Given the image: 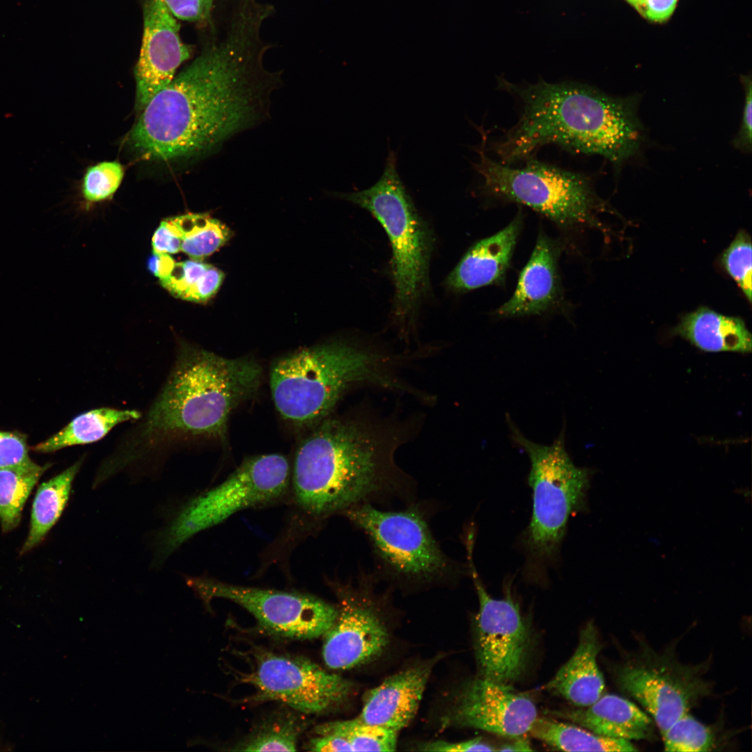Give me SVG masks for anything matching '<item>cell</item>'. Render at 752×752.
<instances>
[{
  "label": "cell",
  "instance_id": "23",
  "mask_svg": "<svg viewBox=\"0 0 752 752\" xmlns=\"http://www.w3.org/2000/svg\"><path fill=\"white\" fill-rule=\"evenodd\" d=\"M675 333L705 352H751V334L742 318L700 307L682 318Z\"/></svg>",
  "mask_w": 752,
  "mask_h": 752
},
{
  "label": "cell",
  "instance_id": "42",
  "mask_svg": "<svg viewBox=\"0 0 752 752\" xmlns=\"http://www.w3.org/2000/svg\"><path fill=\"white\" fill-rule=\"evenodd\" d=\"M175 263V260L169 254L152 252L148 260V269L160 280L170 274Z\"/></svg>",
  "mask_w": 752,
  "mask_h": 752
},
{
  "label": "cell",
  "instance_id": "3",
  "mask_svg": "<svg viewBox=\"0 0 752 752\" xmlns=\"http://www.w3.org/2000/svg\"><path fill=\"white\" fill-rule=\"evenodd\" d=\"M400 429L363 415L322 420L296 452L295 503L323 517L395 487L403 476L394 460L405 440Z\"/></svg>",
  "mask_w": 752,
  "mask_h": 752
},
{
  "label": "cell",
  "instance_id": "18",
  "mask_svg": "<svg viewBox=\"0 0 752 752\" xmlns=\"http://www.w3.org/2000/svg\"><path fill=\"white\" fill-rule=\"evenodd\" d=\"M560 246L541 233L519 274L512 297L494 312L500 318L540 315L558 306L563 291L558 271Z\"/></svg>",
  "mask_w": 752,
  "mask_h": 752
},
{
  "label": "cell",
  "instance_id": "17",
  "mask_svg": "<svg viewBox=\"0 0 752 752\" xmlns=\"http://www.w3.org/2000/svg\"><path fill=\"white\" fill-rule=\"evenodd\" d=\"M179 29L176 17L163 0H146L141 47L134 69L136 108L139 111L171 83L177 68L190 56Z\"/></svg>",
  "mask_w": 752,
  "mask_h": 752
},
{
  "label": "cell",
  "instance_id": "22",
  "mask_svg": "<svg viewBox=\"0 0 752 752\" xmlns=\"http://www.w3.org/2000/svg\"><path fill=\"white\" fill-rule=\"evenodd\" d=\"M601 648L597 630L589 622L581 630L574 652L546 684V689L580 707L595 703L605 687L597 662Z\"/></svg>",
  "mask_w": 752,
  "mask_h": 752
},
{
  "label": "cell",
  "instance_id": "8",
  "mask_svg": "<svg viewBox=\"0 0 752 752\" xmlns=\"http://www.w3.org/2000/svg\"><path fill=\"white\" fill-rule=\"evenodd\" d=\"M337 196L367 210L385 230L393 251L396 313L408 315L427 285L431 238L399 177L396 152L389 150L374 185Z\"/></svg>",
  "mask_w": 752,
  "mask_h": 752
},
{
  "label": "cell",
  "instance_id": "28",
  "mask_svg": "<svg viewBox=\"0 0 752 752\" xmlns=\"http://www.w3.org/2000/svg\"><path fill=\"white\" fill-rule=\"evenodd\" d=\"M34 463L17 468H0V524L3 532L19 524L24 504L33 488L49 467Z\"/></svg>",
  "mask_w": 752,
  "mask_h": 752
},
{
  "label": "cell",
  "instance_id": "11",
  "mask_svg": "<svg viewBox=\"0 0 752 752\" xmlns=\"http://www.w3.org/2000/svg\"><path fill=\"white\" fill-rule=\"evenodd\" d=\"M343 513L368 535L384 564L402 579L430 582L450 574L451 563L418 511H383L364 502Z\"/></svg>",
  "mask_w": 752,
  "mask_h": 752
},
{
  "label": "cell",
  "instance_id": "5",
  "mask_svg": "<svg viewBox=\"0 0 752 752\" xmlns=\"http://www.w3.org/2000/svg\"><path fill=\"white\" fill-rule=\"evenodd\" d=\"M391 357L357 344L336 341L301 349L272 365L269 382L280 415L296 425L321 422L356 384L402 389Z\"/></svg>",
  "mask_w": 752,
  "mask_h": 752
},
{
  "label": "cell",
  "instance_id": "10",
  "mask_svg": "<svg viewBox=\"0 0 752 752\" xmlns=\"http://www.w3.org/2000/svg\"><path fill=\"white\" fill-rule=\"evenodd\" d=\"M639 641L637 650L625 653L615 668V680L647 710L661 735L710 694L712 685L705 677L710 662L684 664L673 650L659 652Z\"/></svg>",
  "mask_w": 752,
  "mask_h": 752
},
{
  "label": "cell",
  "instance_id": "20",
  "mask_svg": "<svg viewBox=\"0 0 752 752\" xmlns=\"http://www.w3.org/2000/svg\"><path fill=\"white\" fill-rule=\"evenodd\" d=\"M522 227L520 212L504 228L471 246L449 274L446 285L457 292L501 283Z\"/></svg>",
  "mask_w": 752,
  "mask_h": 752
},
{
  "label": "cell",
  "instance_id": "26",
  "mask_svg": "<svg viewBox=\"0 0 752 752\" xmlns=\"http://www.w3.org/2000/svg\"><path fill=\"white\" fill-rule=\"evenodd\" d=\"M529 733L558 749L567 751H636L629 740L604 737L581 726L549 719H538Z\"/></svg>",
  "mask_w": 752,
  "mask_h": 752
},
{
  "label": "cell",
  "instance_id": "38",
  "mask_svg": "<svg viewBox=\"0 0 752 752\" xmlns=\"http://www.w3.org/2000/svg\"><path fill=\"white\" fill-rule=\"evenodd\" d=\"M745 100L739 130L734 140L736 148L745 152L751 150V79L750 77L742 78Z\"/></svg>",
  "mask_w": 752,
  "mask_h": 752
},
{
  "label": "cell",
  "instance_id": "1",
  "mask_svg": "<svg viewBox=\"0 0 752 752\" xmlns=\"http://www.w3.org/2000/svg\"><path fill=\"white\" fill-rule=\"evenodd\" d=\"M223 35L141 111L130 142L156 160L190 157L221 145L267 111L279 84L264 66L262 26L272 10L256 0H233Z\"/></svg>",
  "mask_w": 752,
  "mask_h": 752
},
{
  "label": "cell",
  "instance_id": "35",
  "mask_svg": "<svg viewBox=\"0 0 752 752\" xmlns=\"http://www.w3.org/2000/svg\"><path fill=\"white\" fill-rule=\"evenodd\" d=\"M27 436L17 431H0V468L30 466Z\"/></svg>",
  "mask_w": 752,
  "mask_h": 752
},
{
  "label": "cell",
  "instance_id": "41",
  "mask_svg": "<svg viewBox=\"0 0 752 752\" xmlns=\"http://www.w3.org/2000/svg\"><path fill=\"white\" fill-rule=\"evenodd\" d=\"M306 746L307 750L313 751H352L345 740L332 735H317L312 738Z\"/></svg>",
  "mask_w": 752,
  "mask_h": 752
},
{
  "label": "cell",
  "instance_id": "7",
  "mask_svg": "<svg viewBox=\"0 0 752 752\" xmlns=\"http://www.w3.org/2000/svg\"><path fill=\"white\" fill-rule=\"evenodd\" d=\"M480 130L478 160L472 166L483 178V194L527 206L563 228L598 225L596 214L604 206L589 178L532 158L519 167L495 161Z\"/></svg>",
  "mask_w": 752,
  "mask_h": 752
},
{
  "label": "cell",
  "instance_id": "25",
  "mask_svg": "<svg viewBox=\"0 0 752 752\" xmlns=\"http://www.w3.org/2000/svg\"><path fill=\"white\" fill-rule=\"evenodd\" d=\"M136 410L103 407L82 413L73 418L57 433L36 445L33 450L48 453L60 449L97 441L116 425L140 418Z\"/></svg>",
  "mask_w": 752,
  "mask_h": 752
},
{
  "label": "cell",
  "instance_id": "37",
  "mask_svg": "<svg viewBox=\"0 0 752 752\" xmlns=\"http://www.w3.org/2000/svg\"><path fill=\"white\" fill-rule=\"evenodd\" d=\"M152 252L173 254L181 251L180 230L175 217L162 220L152 238Z\"/></svg>",
  "mask_w": 752,
  "mask_h": 752
},
{
  "label": "cell",
  "instance_id": "33",
  "mask_svg": "<svg viewBox=\"0 0 752 752\" xmlns=\"http://www.w3.org/2000/svg\"><path fill=\"white\" fill-rule=\"evenodd\" d=\"M124 169L118 162H103L88 168L81 185L83 197L88 202L110 198L119 187Z\"/></svg>",
  "mask_w": 752,
  "mask_h": 752
},
{
  "label": "cell",
  "instance_id": "36",
  "mask_svg": "<svg viewBox=\"0 0 752 752\" xmlns=\"http://www.w3.org/2000/svg\"><path fill=\"white\" fill-rule=\"evenodd\" d=\"M178 19L203 22L211 15L214 0H163Z\"/></svg>",
  "mask_w": 752,
  "mask_h": 752
},
{
  "label": "cell",
  "instance_id": "2",
  "mask_svg": "<svg viewBox=\"0 0 752 752\" xmlns=\"http://www.w3.org/2000/svg\"><path fill=\"white\" fill-rule=\"evenodd\" d=\"M499 88L522 104L517 123L491 143L499 162L512 165L555 144L574 152L598 155L614 165L634 155L643 139L636 96L614 97L574 83L517 85L503 78Z\"/></svg>",
  "mask_w": 752,
  "mask_h": 752
},
{
  "label": "cell",
  "instance_id": "43",
  "mask_svg": "<svg viewBox=\"0 0 752 752\" xmlns=\"http://www.w3.org/2000/svg\"><path fill=\"white\" fill-rule=\"evenodd\" d=\"M496 751H533V749L531 747V745H530V743L528 742V741L524 739V738H522V739H519L518 740H517V741H515V742H514L512 743H510V744H507L501 746V747L499 749H497Z\"/></svg>",
  "mask_w": 752,
  "mask_h": 752
},
{
  "label": "cell",
  "instance_id": "6",
  "mask_svg": "<svg viewBox=\"0 0 752 752\" xmlns=\"http://www.w3.org/2000/svg\"><path fill=\"white\" fill-rule=\"evenodd\" d=\"M513 440L531 464L528 485L533 491L530 523L522 535L526 553L524 576L534 583L547 580V569L556 563L570 516L587 507L591 471L576 466L566 451L564 430L551 445L526 438L508 415Z\"/></svg>",
  "mask_w": 752,
  "mask_h": 752
},
{
  "label": "cell",
  "instance_id": "34",
  "mask_svg": "<svg viewBox=\"0 0 752 752\" xmlns=\"http://www.w3.org/2000/svg\"><path fill=\"white\" fill-rule=\"evenodd\" d=\"M721 263L732 279L751 301V241L739 231L721 256Z\"/></svg>",
  "mask_w": 752,
  "mask_h": 752
},
{
  "label": "cell",
  "instance_id": "31",
  "mask_svg": "<svg viewBox=\"0 0 752 752\" xmlns=\"http://www.w3.org/2000/svg\"><path fill=\"white\" fill-rule=\"evenodd\" d=\"M316 735H332L345 740L352 751H394L398 733L384 727L365 723L357 717L327 722L317 726Z\"/></svg>",
  "mask_w": 752,
  "mask_h": 752
},
{
  "label": "cell",
  "instance_id": "13",
  "mask_svg": "<svg viewBox=\"0 0 752 752\" xmlns=\"http://www.w3.org/2000/svg\"><path fill=\"white\" fill-rule=\"evenodd\" d=\"M188 584L208 604L214 598L245 609L261 627L288 639H311L324 635L336 619L338 609L311 595L230 584L194 578Z\"/></svg>",
  "mask_w": 752,
  "mask_h": 752
},
{
  "label": "cell",
  "instance_id": "14",
  "mask_svg": "<svg viewBox=\"0 0 752 752\" xmlns=\"http://www.w3.org/2000/svg\"><path fill=\"white\" fill-rule=\"evenodd\" d=\"M474 537V532L468 531L465 546L469 573L479 602L476 617V658L480 677L508 684L517 680L524 671L528 632L509 589L504 598L494 599L484 587L473 559Z\"/></svg>",
  "mask_w": 752,
  "mask_h": 752
},
{
  "label": "cell",
  "instance_id": "16",
  "mask_svg": "<svg viewBox=\"0 0 752 752\" xmlns=\"http://www.w3.org/2000/svg\"><path fill=\"white\" fill-rule=\"evenodd\" d=\"M338 615L325 633L322 656L327 667L350 669L379 655L389 642L386 627L360 591L338 585Z\"/></svg>",
  "mask_w": 752,
  "mask_h": 752
},
{
  "label": "cell",
  "instance_id": "29",
  "mask_svg": "<svg viewBox=\"0 0 752 752\" xmlns=\"http://www.w3.org/2000/svg\"><path fill=\"white\" fill-rule=\"evenodd\" d=\"M306 724L301 716L279 712L261 723L233 751H295Z\"/></svg>",
  "mask_w": 752,
  "mask_h": 752
},
{
  "label": "cell",
  "instance_id": "30",
  "mask_svg": "<svg viewBox=\"0 0 752 752\" xmlns=\"http://www.w3.org/2000/svg\"><path fill=\"white\" fill-rule=\"evenodd\" d=\"M174 217L180 230L181 251L190 258L201 260L210 256L232 236L228 227L207 214Z\"/></svg>",
  "mask_w": 752,
  "mask_h": 752
},
{
  "label": "cell",
  "instance_id": "12",
  "mask_svg": "<svg viewBox=\"0 0 752 752\" xmlns=\"http://www.w3.org/2000/svg\"><path fill=\"white\" fill-rule=\"evenodd\" d=\"M253 668L241 674V682L255 687L249 702L274 700L305 714H320L344 701L352 693V682L330 673L311 661L253 651Z\"/></svg>",
  "mask_w": 752,
  "mask_h": 752
},
{
  "label": "cell",
  "instance_id": "44",
  "mask_svg": "<svg viewBox=\"0 0 752 752\" xmlns=\"http://www.w3.org/2000/svg\"><path fill=\"white\" fill-rule=\"evenodd\" d=\"M625 1L626 2H627L630 6H632V7H634L635 8L636 6L639 4V3L640 2L641 0H625Z\"/></svg>",
  "mask_w": 752,
  "mask_h": 752
},
{
  "label": "cell",
  "instance_id": "24",
  "mask_svg": "<svg viewBox=\"0 0 752 752\" xmlns=\"http://www.w3.org/2000/svg\"><path fill=\"white\" fill-rule=\"evenodd\" d=\"M79 460L38 487L32 504L30 529L20 551H29L40 544L63 513L72 483L81 466Z\"/></svg>",
  "mask_w": 752,
  "mask_h": 752
},
{
  "label": "cell",
  "instance_id": "27",
  "mask_svg": "<svg viewBox=\"0 0 752 752\" xmlns=\"http://www.w3.org/2000/svg\"><path fill=\"white\" fill-rule=\"evenodd\" d=\"M224 274L201 260L175 262L170 274L159 283L173 296L189 301L204 303L219 290Z\"/></svg>",
  "mask_w": 752,
  "mask_h": 752
},
{
  "label": "cell",
  "instance_id": "40",
  "mask_svg": "<svg viewBox=\"0 0 752 752\" xmlns=\"http://www.w3.org/2000/svg\"><path fill=\"white\" fill-rule=\"evenodd\" d=\"M678 0H641L635 9L652 22L662 23L673 13Z\"/></svg>",
  "mask_w": 752,
  "mask_h": 752
},
{
  "label": "cell",
  "instance_id": "9",
  "mask_svg": "<svg viewBox=\"0 0 752 752\" xmlns=\"http://www.w3.org/2000/svg\"><path fill=\"white\" fill-rule=\"evenodd\" d=\"M290 478L289 463L282 455L246 459L221 483L180 510L162 535L159 551L168 556L193 535L238 511L280 500L288 492Z\"/></svg>",
  "mask_w": 752,
  "mask_h": 752
},
{
  "label": "cell",
  "instance_id": "15",
  "mask_svg": "<svg viewBox=\"0 0 752 752\" xmlns=\"http://www.w3.org/2000/svg\"><path fill=\"white\" fill-rule=\"evenodd\" d=\"M537 718V708L529 697L508 684L480 677L464 688L443 724L519 737L529 733Z\"/></svg>",
  "mask_w": 752,
  "mask_h": 752
},
{
  "label": "cell",
  "instance_id": "39",
  "mask_svg": "<svg viewBox=\"0 0 752 752\" xmlns=\"http://www.w3.org/2000/svg\"><path fill=\"white\" fill-rule=\"evenodd\" d=\"M419 747L421 748L420 750L424 751L468 752L493 751L496 750L492 745L483 742L480 737L459 742H430L421 744Z\"/></svg>",
  "mask_w": 752,
  "mask_h": 752
},
{
  "label": "cell",
  "instance_id": "19",
  "mask_svg": "<svg viewBox=\"0 0 752 752\" xmlns=\"http://www.w3.org/2000/svg\"><path fill=\"white\" fill-rule=\"evenodd\" d=\"M434 662L405 669L385 679L364 697L361 721L396 732L414 719Z\"/></svg>",
  "mask_w": 752,
  "mask_h": 752
},
{
  "label": "cell",
  "instance_id": "4",
  "mask_svg": "<svg viewBox=\"0 0 752 752\" xmlns=\"http://www.w3.org/2000/svg\"><path fill=\"white\" fill-rule=\"evenodd\" d=\"M261 376V367L249 359L183 345L140 428L139 440L224 437L230 414L257 390Z\"/></svg>",
  "mask_w": 752,
  "mask_h": 752
},
{
  "label": "cell",
  "instance_id": "21",
  "mask_svg": "<svg viewBox=\"0 0 752 752\" xmlns=\"http://www.w3.org/2000/svg\"><path fill=\"white\" fill-rule=\"evenodd\" d=\"M554 714L604 737L629 741L655 737L653 719L628 699L615 694L602 695L587 707Z\"/></svg>",
  "mask_w": 752,
  "mask_h": 752
},
{
  "label": "cell",
  "instance_id": "32",
  "mask_svg": "<svg viewBox=\"0 0 752 752\" xmlns=\"http://www.w3.org/2000/svg\"><path fill=\"white\" fill-rule=\"evenodd\" d=\"M667 751H711L716 745V735L709 726L687 713L661 734Z\"/></svg>",
  "mask_w": 752,
  "mask_h": 752
}]
</instances>
